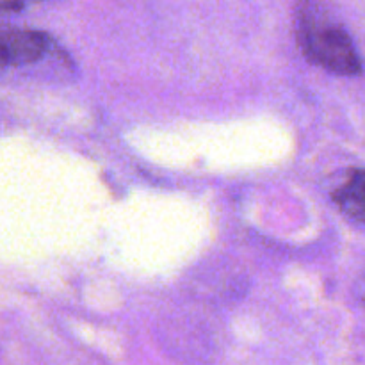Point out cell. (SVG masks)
<instances>
[{
	"mask_svg": "<svg viewBox=\"0 0 365 365\" xmlns=\"http://www.w3.org/2000/svg\"><path fill=\"white\" fill-rule=\"evenodd\" d=\"M48 45L50 39L45 32L0 24V71L41 59Z\"/></svg>",
	"mask_w": 365,
	"mask_h": 365,
	"instance_id": "obj_2",
	"label": "cell"
},
{
	"mask_svg": "<svg viewBox=\"0 0 365 365\" xmlns=\"http://www.w3.org/2000/svg\"><path fill=\"white\" fill-rule=\"evenodd\" d=\"M364 171L360 168L351 170L348 180L334 191V200L339 209L348 214L356 225L364 223Z\"/></svg>",
	"mask_w": 365,
	"mask_h": 365,
	"instance_id": "obj_3",
	"label": "cell"
},
{
	"mask_svg": "<svg viewBox=\"0 0 365 365\" xmlns=\"http://www.w3.org/2000/svg\"><path fill=\"white\" fill-rule=\"evenodd\" d=\"M298 39L312 63L339 75H359L362 70L351 36L335 24L323 7L310 4L299 13Z\"/></svg>",
	"mask_w": 365,
	"mask_h": 365,
	"instance_id": "obj_1",
	"label": "cell"
},
{
	"mask_svg": "<svg viewBox=\"0 0 365 365\" xmlns=\"http://www.w3.org/2000/svg\"><path fill=\"white\" fill-rule=\"evenodd\" d=\"M24 7L25 4L21 2H0V11H20Z\"/></svg>",
	"mask_w": 365,
	"mask_h": 365,
	"instance_id": "obj_4",
	"label": "cell"
}]
</instances>
